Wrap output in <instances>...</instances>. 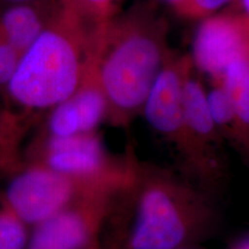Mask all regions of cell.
<instances>
[{
  "mask_svg": "<svg viewBox=\"0 0 249 249\" xmlns=\"http://www.w3.org/2000/svg\"><path fill=\"white\" fill-rule=\"evenodd\" d=\"M60 8L53 0H30L0 8V40L22 55Z\"/></svg>",
  "mask_w": 249,
  "mask_h": 249,
  "instance_id": "9c48e42d",
  "label": "cell"
},
{
  "mask_svg": "<svg viewBox=\"0 0 249 249\" xmlns=\"http://www.w3.org/2000/svg\"><path fill=\"white\" fill-rule=\"evenodd\" d=\"M24 1H30V0H0V8L7 7V6L14 5V4H20V2Z\"/></svg>",
  "mask_w": 249,
  "mask_h": 249,
  "instance_id": "ffe728a7",
  "label": "cell"
},
{
  "mask_svg": "<svg viewBox=\"0 0 249 249\" xmlns=\"http://www.w3.org/2000/svg\"><path fill=\"white\" fill-rule=\"evenodd\" d=\"M214 85L225 89L239 124L249 136V58L232 62L222 80Z\"/></svg>",
  "mask_w": 249,
  "mask_h": 249,
  "instance_id": "4fadbf2b",
  "label": "cell"
},
{
  "mask_svg": "<svg viewBox=\"0 0 249 249\" xmlns=\"http://www.w3.org/2000/svg\"><path fill=\"white\" fill-rule=\"evenodd\" d=\"M178 249H196V248H194V246H191V247H182V248H178Z\"/></svg>",
  "mask_w": 249,
  "mask_h": 249,
  "instance_id": "603a6c76",
  "label": "cell"
},
{
  "mask_svg": "<svg viewBox=\"0 0 249 249\" xmlns=\"http://www.w3.org/2000/svg\"><path fill=\"white\" fill-rule=\"evenodd\" d=\"M92 26L80 12L59 8L46 29L22 54L7 90L28 108L57 107L85 77Z\"/></svg>",
  "mask_w": 249,
  "mask_h": 249,
  "instance_id": "7a4b0ae2",
  "label": "cell"
},
{
  "mask_svg": "<svg viewBox=\"0 0 249 249\" xmlns=\"http://www.w3.org/2000/svg\"><path fill=\"white\" fill-rule=\"evenodd\" d=\"M208 101L214 124L224 143L231 147L249 166V136L236 119L225 89L220 85H213V89L208 91Z\"/></svg>",
  "mask_w": 249,
  "mask_h": 249,
  "instance_id": "7c38bea8",
  "label": "cell"
},
{
  "mask_svg": "<svg viewBox=\"0 0 249 249\" xmlns=\"http://www.w3.org/2000/svg\"><path fill=\"white\" fill-rule=\"evenodd\" d=\"M241 5V13H238L239 17H240L242 23H244V27L246 31H247L248 36V42H249V0H239ZM248 57H249V48H248Z\"/></svg>",
  "mask_w": 249,
  "mask_h": 249,
  "instance_id": "ac0fdd59",
  "label": "cell"
},
{
  "mask_svg": "<svg viewBox=\"0 0 249 249\" xmlns=\"http://www.w3.org/2000/svg\"><path fill=\"white\" fill-rule=\"evenodd\" d=\"M71 196L68 180L55 171L33 170L8 187L7 197L17 214L28 223H42L58 213Z\"/></svg>",
  "mask_w": 249,
  "mask_h": 249,
  "instance_id": "52a82bcc",
  "label": "cell"
},
{
  "mask_svg": "<svg viewBox=\"0 0 249 249\" xmlns=\"http://www.w3.org/2000/svg\"><path fill=\"white\" fill-rule=\"evenodd\" d=\"M183 114L189 135L203 161L209 186L222 179L224 143L211 114L208 92L197 79L187 74L182 88Z\"/></svg>",
  "mask_w": 249,
  "mask_h": 249,
  "instance_id": "8992f818",
  "label": "cell"
},
{
  "mask_svg": "<svg viewBox=\"0 0 249 249\" xmlns=\"http://www.w3.org/2000/svg\"><path fill=\"white\" fill-rule=\"evenodd\" d=\"M21 55L17 50L0 40V87L7 88L15 71H17Z\"/></svg>",
  "mask_w": 249,
  "mask_h": 249,
  "instance_id": "e0dca14e",
  "label": "cell"
},
{
  "mask_svg": "<svg viewBox=\"0 0 249 249\" xmlns=\"http://www.w3.org/2000/svg\"><path fill=\"white\" fill-rule=\"evenodd\" d=\"M193 66V59L189 55L174 57L171 53L142 110L148 124L172 145L182 176L207 191L209 188L207 172L187 129L183 114V81Z\"/></svg>",
  "mask_w": 249,
  "mask_h": 249,
  "instance_id": "277c9868",
  "label": "cell"
},
{
  "mask_svg": "<svg viewBox=\"0 0 249 249\" xmlns=\"http://www.w3.org/2000/svg\"><path fill=\"white\" fill-rule=\"evenodd\" d=\"M26 233L22 225L8 216H0V249H23Z\"/></svg>",
  "mask_w": 249,
  "mask_h": 249,
  "instance_id": "9a60e30c",
  "label": "cell"
},
{
  "mask_svg": "<svg viewBox=\"0 0 249 249\" xmlns=\"http://www.w3.org/2000/svg\"><path fill=\"white\" fill-rule=\"evenodd\" d=\"M88 240V227L77 213H60L42 222L29 249H80Z\"/></svg>",
  "mask_w": 249,
  "mask_h": 249,
  "instance_id": "8fae6325",
  "label": "cell"
},
{
  "mask_svg": "<svg viewBox=\"0 0 249 249\" xmlns=\"http://www.w3.org/2000/svg\"><path fill=\"white\" fill-rule=\"evenodd\" d=\"M248 57V37L238 14L204 18L195 35L193 64L218 83L227 67Z\"/></svg>",
  "mask_w": 249,
  "mask_h": 249,
  "instance_id": "5b68a950",
  "label": "cell"
},
{
  "mask_svg": "<svg viewBox=\"0 0 249 249\" xmlns=\"http://www.w3.org/2000/svg\"><path fill=\"white\" fill-rule=\"evenodd\" d=\"M232 249H249V238L244 239V240L238 242Z\"/></svg>",
  "mask_w": 249,
  "mask_h": 249,
  "instance_id": "44dd1931",
  "label": "cell"
},
{
  "mask_svg": "<svg viewBox=\"0 0 249 249\" xmlns=\"http://www.w3.org/2000/svg\"><path fill=\"white\" fill-rule=\"evenodd\" d=\"M116 0H79L80 13L91 26H96L113 14Z\"/></svg>",
  "mask_w": 249,
  "mask_h": 249,
  "instance_id": "2e32d148",
  "label": "cell"
},
{
  "mask_svg": "<svg viewBox=\"0 0 249 249\" xmlns=\"http://www.w3.org/2000/svg\"><path fill=\"white\" fill-rule=\"evenodd\" d=\"M165 1L170 2V4H171V5H172V6H174V5L179 4V2H180V1H181V0H165Z\"/></svg>",
  "mask_w": 249,
  "mask_h": 249,
  "instance_id": "7402d4cb",
  "label": "cell"
},
{
  "mask_svg": "<svg viewBox=\"0 0 249 249\" xmlns=\"http://www.w3.org/2000/svg\"><path fill=\"white\" fill-rule=\"evenodd\" d=\"M53 1L57 2L61 8H71V9H75V11L80 12L79 0H53Z\"/></svg>",
  "mask_w": 249,
  "mask_h": 249,
  "instance_id": "d6986e66",
  "label": "cell"
},
{
  "mask_svg": "<svg viewBox=\"0 0 249 249\" xmlns=\"http://www.w3.org/2000/svg\"><path fill=\"white\" fill-rule=\"evenodd\" d=\"M169 26L154 6L136 4L92 27L89 58L112 111L119 120L143 108L170 57Z\"/></svg>",
  "mask_w": 249,
  "mask_h": 249,
  "instance_id": "6da1fadb",
  "label": "cell"
},
{
  "mask_svg": "<svg viewBox=\"0 0 249 249\" xmlns=\"http://www.w3.org/2000/svg\"><path fill=\"white\" fill-rule=\"evenodd\" d=\"M49 163L59 173L92 174L103 169L104 149L91 133L54 138L49 142Z\"/></svg>",
  "mask_w": 249,
  "mask_h": 249,
  "instance_id": "30bf717a",
  "label": "cell"
},
{
  "mask_svg": "<svg viewBox=\"0 0 249 249\" xmlns=\"http://www.w3.org/2000/svg\"><path fill=\"white\" fill-rule=\"evenodd\" d=\"M216 213L203 188L176 172H160L143 189L130 233L132 249L191 247L213 231Z\"/></svg>",
  "mask_w": 249,
  "mask_h": 249,
  "instance_id": "3957f363",
  "label": "cell"
},
{
  "mask_svg": "<svg viewBox=\"0 0 249 249\" xmlns=\"http://www.w3.org/2000/svg\"><path fill=\"white\" fill-rule=\"evenodd\" d=\"M233 0H181L173 8L186 18H207Z\"/></svg>",
  "mask_w": 249,
  "mask_h": 249,
  "instance_id": "5bb4252c",
  "label": "cell"
},
{
  "mask_svg": "<svg viewBox=\"0 0 249 249\" xmlns=\"http://www.w3.org/2000/svg\"><path fill=\"white\" fill-rule=\"evenodd\" d=\"M107 112V102L90 62L75 92L57 107L50 117L49 127L54 138L91 133Z\"/></svg>",
  "mask_w": 249,
  "mask_h": 249,
  "instance_id": "ba28073f",
  "label": "cell"
}]
</instances>
